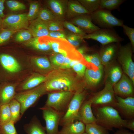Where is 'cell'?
Listing matches in <instances>:
<instances>
[{
	"mask_svg": "<svg viewBox=\"0 0 134 134\" xmlns=\"http://www.w3.org/2000/svg\"><path fill=\"white\" fill-rule=\"evenodd\" d=\"M44 84L47 93L60 91L75 92L85 88L71 68L53 69L46 76Z\"/></svg>",
	"mask_w": 134,
	"mask_h": 134,
	"instance_id": "1",
	"label": "cell"
},
{
	"mask_svg": "<svg viewBox=\"0 0 134 134\" xmlns=\"http://www.w3.org/2000/svg\"><path fill=\"white\" fill-rule=\"evenodd\" d=\"M96 123L108 130L125 128L128 120L123 119L118 111L109 105L94 107Z\"/></svg>",
	"mask_w": 134,
	"mask_h": 134,
	"instance_id": "2",
	"label": "cell"
},
{
	"mask_svg": "<svg viewBox=\"0 0 134 134\" xmlns=\"http://www.w3.org/2000/svg\"><path fill=\"white\" fill-rule=\"evenodd\" d=\"M87 95V92L84 89L74 93L66 112L60 120L59 125L63 126L76 121H80L79 110Z\"/></svg>",
	"mask_w": 134,
	"mask_h": 134,
	"instance_id": "3",
	"label": "cell"
},
{
	"mask_svg": "<svg viewBox=\"0 0 134 134\" xmlns=\"http://www.w3.org/2000/svg\"><path fill=\"white\" fill-rule=\"evenodd\" d=\"M47 93L43 83L33 89L16 94L14 99L20 104L21 117L29 108L36 103L41 97Z\"/></svg>",
	"mask_w": 134,
	"mask_h": 134,
	"instance_id": "4",
	"label": "cell"
},
{
	"mask_svg": "<svg viewBox=\"0 0 134 134\" xmlns=\"http://www.w3.org/2000/svg\"><path fill=\"white\" fill-rule=\"evenodd\" d=\"M75 93L66 91L48 93L44 106L50 107L64 115Z\"/></svg>",
	"mask_w": 134,
	"mask_h": 134,
	"instance_id": "5",
	"label": "cell"
},
{
	"mask_svg": "<svg viewBox=\"0 0 134 134\" xmlns=\"http://www.w3.org/2000/svg\"><path fill=\"white\" fill-rule=\"evenodd\" d=\"M90 14L93 23L101 29H112L116 26L122 27L124 24L123 20L117 18L110 11L106 9L99 8Z\"/></svg>",
	"mask_w": 134,
	"mask_h": 134,
	"instance_id": "6",
	"label": "cell"
},
{
	"mask_svg": "<svg viewBox=\"0 0 134 134\" xmlns=\"http://www.w3.org/2000/svg\"><path fill=\"white\" fill-rule=\"evenodd\" d=\"M50 45L53 52L61 54L70 59L82 61L83 56L66 39L49 37Z\"/></svg>",
	"mask_w": 134,
	"mask_h": 134,
	"instance_id": "7",
	"label": "cell"
},
{
	"mask_svg": "<svg viewBox=\"0 0 134 134\" xmlns=\"http://www.w3.org/2000/svg\"><path fill=\"white\" fill-rule=\"evenodd\" d=\"M133 49L130 43L120 47L117 53L118 60L123 71L134 85V63L132 59Z\"/></svg>",
	"mask_w": 134,
	"mask_h": 134,
	"instance_id": "8",
	"label": "cell"
},
{
	"mask_svg": "<svg viewBox=\"0 0 134 134\" xmlns=\"http://www.w3.org/2000/svg\"><path fill=\"white\" fill-rule=\"evenodd\" d=\"M82 38L95 40L102 46L112 43H119L124 39L112 29L100 28L92 33L87 34Z\"/></svg>",
	"mask_w": 134,
	"mask_h": 134,
	"instance_id": "9",
	"label": "cell"
},
{
	"mask_svg": "<svg viewBox=\"0 0 134 134\" xmlns=\"http://www.w3.org/2000/svg\"><path fill=\"white\" fill-rule=\"evenodd\" d=\"M88 100L94 107L106 105L113 106L116 101L113 86L106 81L104 88Z\"/></svg>",
	"mask_w": 134,
	"mask_h": 134,
	"instance_id": "10",
	"label": "cell"
},
{
	"mask_svg": "<svg viewBox=\"0 0 134 134\" xmlns=\"http://www.w3.org/2000/svg\"><path fill=\"white\" fill-rule=\"evenodd\" d=\"M39 108L42 111L45 122L44 127L46 134H59L58 126L64 114L48 107L44 106Z\"/></svg>",
	"mask_w": 134,
	"mask_h": 134,
	"instance_id": "11",
	"label": "cell"
},
{
	"mask_svg": "<svg viewBox=\"0 0 134 134\" xmlns=\"http://www.w3.org/2000/svg\"><path fill=\"white\" fill-rule=\"evenodd\" d=\"M29 21L27 13L9 15L2 19L1 28L15 31L27 29Z\"/></svg>",
	"mask_w": 134,
	"mask_h": 134,
	"instance_id": "12",
	"label": "cell"
},
{
	"mask_svg": "<svg viewBox=\"0 0 134 134\" xmlns=\"http://www.w3.org/2000/svg\"><path fill=\"white\" fill-rule=\"evenodd\" d=\"M115 102L113 106L115 107L126 118L130 119L134 117V98L130 97L123 98L115 96Z\"/></svg>",
	"mask_w": 134,
	"mask_h": 134,
	"instance_id": "13",
	"label": "cell"
},
{
	"mask_svg": "<svg viewBox=\"0 0 134 134\" xmlns=\"http://www.w3.org/2000/svg\"><path fill=\"white\" fill-rule=\"evenodd\" d=\"M134 85L130 79L123 74L120 80L113 87L114 93L123 98L133 97Z\"/></svg>",
	"mask_w": 134,
	"mask_h": 134,
	"instance_id": "14",
	"label": "cell"
},
{
	"mask_svg": "<svg viewBox=\"0 0 134 134\" xmlns=\"http://www.w3.org/2000/svg\"><path fill=\"white\" fill-rule=\"evenodd\" d=\"M69 22L86 34H91L100 29L93 23L90 14L78 16L71 19Z\"/></svg>",
	"mask_w": 134,
	"mask_h": 134,
	"instance_id": "15",
	"label": "cell"
},
{
	"mask_svg": "<svg viewBox=\"0 0 134 134\" xmlns=\"http://www.w3.org/2000/svg\"><path fill=\"white\" fill-rule=\"evenodd\" d=\"M49 59L53 69L71 68L74 64L79 62L71 59L61 54L54 52L50 56Z\"/></svg>",
	"mask_w": 134,
	"mask_h": 134,
	"instance_id": "16",
	"label": "cell"
},
{
	"mask_svg": "<svg viewBox=\"0 0 134 134\" xmlns=\"http://www.w3.org/2000/svg\"><path fill=\"white\" fill-rule=\"evenodd\" d=\"M67 1L65 0H48L46 1L48 8L56 19L64 21L66 17Z\"/></svg>",
	"mask_w": 134,
	"mask_h": 134,
	"instance_id": "17",
	"label": "cell"
},
{
	"mask_svg": "<svg viewBox=\"0 0 134 134\" xmlns=\"http://www.w3.org/2000/svg\"><path fill=\"white\" fill-rule=\"evenodd\" d=\"M103 70V68H98L96 70L86 68L84 77L85 88L93 89L95 88L102 79Z\"/></svg>",
	"mask_w": 134,
	"mask_h": 134,
	"instance_id": "18",
	"label": "cell"
},
{
	"mask_svg": "<svg viewBox=\"0 0 134 134\" xmlns=\"http://www.w3.org/2000/svg\"><path fill=\"white\" fill-rule=\"evenodd\" d=\"M28 28L33 37H39L48 36L49 31L47 22L42 21L37 18L30 21Z\"/></svg>",
	"mask_w": 134,
	"mask_h": 134,
	"instance_id": "19",
	"label": "cell"
},
{
	"mask_svg": "<svg viewBox=\"0 0 134 134\" xmlns=\"http://www.w3.org/2000/svg\"><path fill=\"white\" fill-rule=\"evenodd\" d=\"M27 46L38 51L42 52L52 51L48 36L39 37H33L26 42Z\"/></svg>",
	"mask_w": 134,
	"mask_h": 134,
	"instance_id": "20",
	"label": "cell"
},
{
	"mask_svg": "<svg viewBox=\"0 0 134 134\" xmlns=\"http://www.w3.org/2000/svg\"><path fill=\"white\" fill-rule=\"evenodd\" d=\"M92 103L89 100H85L79 111L80 121L85 125L96 122V119L92 112Z\"/></svg>",
	"mask_w": 134,
	"mask_h": 134,
	"instance_id": "21",
	"label": "cell"
},
{
	"mask_svg": "<svg viewBox=\"0 0 134 134\" xmlns=\"http://www.w3.org/2000/svg\"><path fill=\"white\" fill-rule=\"evenodd\" d=\"M0 62L3 67L10 72L16 73L21 70L19 63L14 57L9 55L0 54Z\"/></svg>",
	"mask_w": 134,
	"mask_h": 134,
	"instance_id": "22",
	"label": "cell"
},
{
	"mask_svg": "<svg viewBox=\"0 0 134 134\" xmlns=\"http://www.w3.org/2000/svg\"><path fill=\"white\" fill-rule=\"evenodd\" d=\"M87 14H90L78 0H68L66 17L72 19L81 15Z\"/></svg>",
	"mask_w": 134,
	"mask_h": 134,
	"instance_id": "23",
	"label": "cell"
},
{
	"mask_svg": "<svg viewBox=\"0 0 134 134\" xmlns=\"http://www.w3.org/2000/svg\"><path fill=\"white\" fill-rule=\"evenodd\" d=\"M117 43H112L103 46L99 53L102 65H107L116 54Z\"/></svg>",
	"mask_w": 134,
	"mask_h": 134,
	"instance_id": "24",
	"label": "cell"
},
{
	"mask_svg": "<svg viewBox=\"0 0 134 134\" xmlns=\"http://www.w3.org/2000/svg\"><path fill=\"white\" fill-rule=\"evenodd\" d=\"M85 125L77 120L62 126L59 134H82L85 132Z\"/></svg>",
	"mask_w": 134,
	"mask_h": 134,
	"instance_id": "25",
	"label": "cell"
},
{
	"mask_svg": "<svg viewBox=\"0 0 134 134\" xmlns=\"http://www.w3.org/2000/svg\"><path fill=\"white\" fill-rule=\"evenodd\" d=\"M23 129L27 134H47L45 127L35 116L33 117L29 123L24 125Z\"/></svg>",
	"mask_w": 134,
	"mask_h": 134,
	"instance_id": "26",
	"label": "cell"
},
{
	"mask_svg": "<svg viewBox=\"0 0 134 134\" xmlns=\"http://www.w3.org/2000/svg\"><path fill=\"white\" fill-rule=\"evenodd\" d=\"M15 86L8 84L0 88V103L1 105L8 103L14 98Z\"/></svg>",
	"mask_w": 134,
	"mask_h": 134,
	"instance_id": "27",
	"label": "cell"
},
{
	"mask_svg": "<svg viewBox=\"0 0 134 134\" xmlns=\"http://www.w3.org/2000/svg\"><path fill=\"white\" fill-rule=\"evenodd\" d=\"M46 78L45 76L37 74L23 84L19 87V90L23 91L33 89L44 83Z\"/></svg>",
	"mask_w": 134,
	"mask_h": 134,
	"instance_id": "28",
	"label": "cell"
},
{
	"mask_svg": "<svg viewBox=\"0 0 134 134\" xmlns=\"http://www.w3.org/2000/svg\"><path fill=\"white\" fill-rule=\"evenodd\" d=\"M122 71L118 66H112L109 69L107 75V81L113 87L121 78L122 76Z\"/></svg>",
	"mask_w": 134,
	"mask_h": 134,
	"instance_id": "29",
	"label": "cell"
},
{
	"mask_svg": "<svg viewBox=\"0 0 134 134\" xmlns=\"http://www.w3.org/2000/svg\"><path fill=\"white\" fill-rule=\"evenodd\" d=\"M33 60L36 66L41 70L48 73L53 69L49 59L46 57H36Z\"/></svg>",
	"mask_w": 134,
	"mask_h": 134,
	"instance_id": "30",
	"label": "cell"
},
{
	"mask_svg": "<svg viewBox=\"0 0 134 134\" xmlns=\"http://www.w3.org/2000/svg\"><path fill=\"white\" fill-rule=\"evenodd\" d=\"M8 104L11 114V120L15 124L21 117L20 114L21 105L19 102L14 98Z\"/></svg>",
	"mask_w": 134,
	"mask_h": 134,
	"instance_id": "31",
	"label": "cell"
},
{
	"mask_svg": "<svg viewBox=\"0 0 134 134\" xmlns=\"http://www.w3.org/2000/svg\"><path fill=\"white\" fill-rule=\"evenodd\" d=\"M125 0H100V8L110 11L118 9Z\"/></svg>",
	"mask_w": 134,
	"mask_h": 134,
	"instance_id": "32",
	"label": "cell"
},
{
	"mask_svg": "<svg viewBox=\"0 0 134 134\" xmlns=\"http://www.w3.org/2000/svg\"><path fill=\"white\" fill-rule=\"evenodd\" d=\"M108 130L96 122L85 125V132L88 134H109Z\"/></svg>",
	"mask_w": 134,
	"mask_h": 134,
	"instance_id": "33",
	"label": "cell"
},
{
	"mask_svg": "<svg viewBox=\"0 0 134 134\" xmlns=\"http://www.w3.org/2000/svg\"><path fill=\"white\" fill-rule=\"evenodd\" d=\"M11 121V114L8 103L1 105L0 107V126Z\"/></svg>",
	"mask_w": 134,
	"mask_h": 134,
	"instance_id": "34",
	"label": "cell"
},
{
	"mask_svg": "<svg viewBox=\"0 0 134 134\" xmlns=\"http://www.w3.org/2000/svg\"><path fill=\"white\" fill-rule=\"evenodd\" d=\"M90 14L100 8V0H78Z\"/></svg>",
	"mask_w": 134,
	"mask_h": 134,
	"instance_id": "35",
	"label": "cell"
},
{
	"mask_svg": "<svg viewBox=\"0 0 134 134\" xmlns=\"http://www.w3.org/2000/svg\"><path fill=\"white\" fill-rule=\"evenodd\" d=\"M40 9V5L39 2L33 1L30 3L29 12L27 14L29 21L37 18Z\"/></svg>",
	"mask_w": 134,
	"mask_h": 134,
	"instance_id": "36",
	"label": "cell"
},
{
	"mask_svg": "<svg viewBox=\"0 0 134 134\" xmlns=\"http://www.w3.org/2000/svg\"><path fill=\"white\" fill-rule=\"evenodd\" d=\"M83 57L87 62L93 64L98 68H103L99 53L96 52L91 54H86Z\"/></svg>",
	"mask_w": 134,
	"mask_h": 134,
	"instance_id": "37",
	"label": "cell"
},
{
	"mask_svg": "<svg viewBox=\"0 0 134 134\" xmlns=\"http://www.w3.org/2000/svg\"><path fill=\"white\" fill-rule=\"evenodd\" d=\"M66 40L75 48L79 47L83 42L82 37L72 33L66 32Z\"/></svg>",
	"mask_w": 134,
	"mask_h": 134,
	"instance_id": "38",
	"label": "cell"
},
{
	"mask_svg": "<svg viewBox=\"0 0 134 134\" xmlns=\"http://www.w3.org/2000/svg\"><path fill=\"white\" fill-rule=\"evenodd\" d=\"M37 18L46 22L56 19L52 12L46 8L40 9Z\"/></svg>",
	"mask_w": 134,
	"mask_h": 134,
	"instance_id": "39",
	"label": "cell"
},
{
	"mask_svg": "<svg viewBox=\"0 0 134 134\" xmlns=\"http://www.w3.org/2000/svg\"><path fill=\"white\" fill-rule=\"evenodd\" d=\"M62 23L64 28L72 33L82 37L87 34L69 22L64 21H62Z\"/></svg>",
	"mask_w": 134,
	"mask_h": 134,
	"instance_id": "40",
	"label": "cell"
},
{
	"mask_svg": "<svg viewBox=\"0 0 134 134\" xmlns=\"http://www.w3.org/2000/svg\"><path fill=\"white\" fill-rule=\"evenodd\" d=\"M49 32L65 31L63 23L61 21L55 19L47 22Z\"/></svg>",
	"mask_w": 134,
	"mask_h": 134,
	"instance_id": "41",
	"label": "cell"
},
{
	"mask_svg": "<svg viewBox=\"0 0 134 134\" xmlns=\"http://www.w3.org/2000/svg\"><path fill=\"white\" fill-rule=\"evenodd\" d=\"M5 1L7 6L11 10L17 11L24 10L26 8V6L24 4L18 1L12 0Z\"/></svg>",
	"mask_w": 134,
	"mask_h": 134,
	"instance_id": "42",
	"label": "cell"
},
{
	"mask_svg": "<svg viewBox=\"0 0 134 134\" xmlns=\"http://www.w3.org/2000/svg\"><path fill=\"white\" fill-rule=\"evenodd\" d=\"M14 124V122L11 120L6 124L0 126V134H17Z\"/></svg>",
	"mask_w": 134,
	"mask_h": 134,
	"instance_id": "43",
	"label": "cell"
},
{
	"mask_svg": "<svg viewBox=\"0 0 134 134\" xmlns=\"http://www.w3.org/2000/svg\"><path fill=\"white\" fill-rule=\"evenodd\" d=\"M32 36L31 32L28 30H22L17 33L15 40L18 42H26L32 38Z\"/></svg>",
	"mask_w": 134,
	"mask_h": 134,
	"instance_id": "44",
	"label": "cell"
},
{
	"mask_svg": "<svg viewBox=\"0 0 134 134\" xmlns=\"http://www.w3.org/2000/svg\"><path fill=\"white\" fill-rule=\"evenodd\" d=\"M71 68L79 78L84 77L86 66L82 62H80L74 64Z\"/></svg>",
	"mask_w": 134,
	"mask_h": 134,
	"instance_id": "45",
	"label": "cell"
},
{
	"mask_svg": "<svg viewBox=\"0 0 134 134\" xmlns=\"http://www.w3.org/2000/svg\"><path fill=\"white\" fill-rule=\"evenodd\" d=\"M17 31L1 28L0 30V45L5 43Z\"/></svg>",
	"mask_w": 134,
	"mask_h": 134,
	"instance_id": "46",
	"label": "cell"
},
{
	"mask_svg": "<svg viewBox=\"0 0 134 134\" xmlns=\"http://www.w3.org/2000/svg\"><path fill=\"white\" fill-rule=\"evenodd\" d=\"M125 34L128 37L133 50L134 48V29L123 24L122 27Z\"/></svg>",
	"mask_w": 134,
	"mask_h": 134,
	"instance_id": "47",
	"label": "cell"
},
{
	"mask_svg": "<svg viewBox=\"0 0 134 134\" xmlns=\"http://www.w3.org/2000/svg\"><path fill=\"white\" fill-rule=\"evenodd\" d=\"M48 36L51 38L66 39V32L65 31L49 32Z\"/></svg>",
	"mask_w": 134,
	"mask_h": 134,
	"instance_id": "48",
	"label": "cell"
},
{
	"mask_svg": "<svg viewBox=\"0 0 134 134\" xmlns=\"http://www.w3.org/2000/svg\"><path fill=\"white\" fill-rule=\"evenodd\" d=\"M5 0H0V19L2 20L4 18L5 15L3 13L4 8V3Z\"/></svg>",
	"mask_w": 134,
	"mask_h": 134,
	"instance_id": "49",
	"label": "cell"
},
{
	"mask_svg": "<svg viewBox=\"0 0 134 134\" xmlns=\"http://www.w3.org/2000/svg\"><path fill=\"white\" fill-rule=\"evenodd\" d=\"M125 128L134 131V119H130L129 120H127Z\"/></svg>",
	"mask_w": 134,
	"mask_h": 134,
	"instance_id": "50",
	"label": "cell"
},
{
	"mask_svg": "<svg viewBox=\"0 0 134 134\" xmlns=\"http://www.w3.org/2000/svg\"><path fill=\"white\" fill-rule=\"evenodd\" d=\"M114 134H134V133L129 132L128 130L123 128L117 130Z\"/></svg>",
	"mask_w": 134,
	"mask_h": 134,
	"instance_id": "51",
	"label": "cell"
},
{
	"mask_svg": "<svg viewBox=\"0 0 134 134\" xmlns=\"http://www.w3.org/2000/svg\"><path fill=\"white\" fill-rule=\"evenodd\" d=\"M76 49L83 56L88 51V49L86 46H82L78 47V48Z\"/></svg>",
	"mask_w": 134,
	"mask_h": 134,
	"instance_id": "52",
	"label": "cell"
},
{
	"mask_svg": "<svg viewBox=\"0 0 134 134\" xmlns=\"http://www.w3.org/2000/svg\"><path fill=\"white\" fill-rule=\"evenodd\" d=\"M2 20L0 19V29L1 28V24Z\"/></svg>",
	"mask_w": 134,
	"mask_h": 134,
	"instance_id": "53",
	"label": "cell"
},
{
	"mask_svg": "<svg viewBox=\"0 0 134 134\" xmlns=\"http://www.w3.org/2000/svg\"><path fill=\"white\" fill-rule=\"evenodd\" d=\"M82 134H88L87 133H86V132H85L83 133Z\"/></svg>",
	"mask_w": 134,
	"mask_h": 134,
	"instance_id": "54",
	"label": "cell"
},
{
	"mask_svg": "<svg viewBox=\"0 0 134 134\" xmlns=\"http://www.w3.org/2000/svg\"><path fill=\"white\" fill-rule=\"evenodd\" d=\"M1 105V104H0V106Z\"/></svg>",
	"mask_w": 134,
	"mask_h": 134,
	"instance_id": "55",
	"label": "cell"
},
{
	"mask_svg": "<svg viewBox=\"0 0 134 134\" xmlns=\"http://www.w3.org/2000/svg\"></svg>",
	"mask_w": 134,
	"mask_h": 134,
	"instance_id": "56",
	"label": "cell"
}]
</instances>
